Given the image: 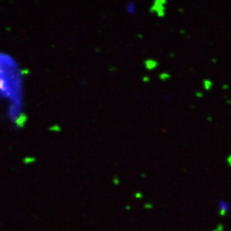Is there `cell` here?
<instances>
[{
    "label": "cell",
    "instance_id": "2",
    "mask_svg": "<svg viewBox=\"0 0 231 231\" xmlns=\"http://www.w3.org/2000/svg\"><path fill=\"white\" fill-rule=\"evenodd\" d=\"M167 2L164 0L161 1H155L154 4L151 8V12H156L159 17H163L165 15V5Z\"/></svg>",
    "mask_w": 231,
    "mask_h": 231
},
{
    "label": "cell",
    "instance_id": "3",
    "mask_svg": "<svg viewBox=\"0 0 231 231\" xmlns=\"http://www.w3.org/2000/svg\"><path fill=\"white\" fill-rule=\"evenodd\" d=\"M218 209L220 212L221 215L224 216V215L227 214L230 209V204L228 201H226L224 199H221L219 200V202L217 203Z\"/></svg>",
    "mask_w": 231,
    "mask_h": 231
},
{
    "label": "cell",
    "instance_id": "1",
    "mask_svg": "<svg viewBox=\"0 0 231 231\" xmlns=\"http://www.w3.org/2000/svg\"><path fill=\"white\" fill-rule=\"evenodd\" d=\"M22 74L10 56L0 53V103H7V116L18 121L22 110Z\"/></svg>",
    "mask_w": 231,
    "mask_h": 231
},
{
    "label": "cell",
    "instance_id": "6",
    "mask_svg": "<svg viewBox=\"0 0 231 231\" xmlns=\"http://www.w3.org/2000/svg\"><path fill=\"white\" fill-rule=\"evenodd\" d=\"M159 77L161 81H166V80H169V79H170L171 77V76L170 73H168L163 72V73H161L159 74Z\"/></svg>",
    "mask_w": 231,
    "mask_h": 231
},
{
    "label": "cell",
    "instance_id": "5",
    "mask_svg": "<svg viewBox=\"0 0 231 231\" xmlns=\"http://www.w3.org/2000/svg\"><path fill=\"white\" fill-rule=\"evenodd\" d=\"M203 87H204L205 90H210L212 88V82L209 80H203Z\"/></svg>",
    "mask_w": 231,
    "mask_h": 231
},
{
    "label": "cell",
    "instance_id": "7",
    "mask_svg": "<svg viewBox=\"0 0 231 231\" xmlns=\"http://www.w3.org/2000/svg\"><path fill=\"white\" fill-rule=\"evenodd\" d=\"M196 96L198 97H203V93H201V92H197Z\"/></svg>",
    "mask_w": 231,
    "mask_h": 231
},
{
    "label": "cell",
    "instance_id": "4",
    "mask_svg": "<svg viewBox=\"0 0 231 231\" xmlns=\"http://www.w3.org/2000/svg\"><path fill=\"white\" fill-rule=\"evenodd\" d=\"M144 64H145V67H146V68L150 70L156 68L157 66L159 65V62L156 60H153V59H149V60L145 61Z\"/></svg>",
    "mask_w": 231,
    "mask_h": 231
}]
</instances>
